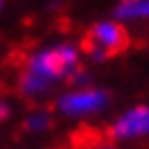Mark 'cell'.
Wrapping results in <instances>:
<instances>
[{
  "instance_id": "cell-1",
  "label": "cell",
  "mask_w": 149,
  "mask_h": 149,
  "mask_svg": "<svg viewBox=\"0 0 149 149\" xmlns=\"http://www.w3.org/2000/svg\"><path fill=\"white\" fill-rule=\"evenodd\" d=\"M82 48L95 58H108L130 48V35L119 22H100L86 30Z\"/></svg>"
},
{
  "instance_id": "cell-5",
  "label": "cell",
  "mask_w": 149,
  "mask_h": 149,
  "mask_svg": "<svg viewBox=\"0 0 149 149\" xmlns=\"http://www.w3.org/2000/svg\"><path fill=\"white\" fill-rule=\"evenodd\" d=\"M149 13V0H123L117 9V15L125 17H138V15Z\"/></svg>"
},
{
  "instance_id": "cell-4",
  "label": "cell",
  "mask_w": 149,
  "mask_h": 149,
  "mask_svg": "<svg viewBox=\"0 0 149 149\" xmlns=\"http://www.w3.org/2000/svg\"><path fill=\"white\" fill-rule=\"evenodd\" d=\"M106 95L102 91H76L69 93L61 100V110L67 115H86V112H95L104 106Z\"/></svg>"
},
{
  "instance_id": "cell-6",
  "label": "cell",
  "mask_w": 149,
  "mask_h": 149,
  "mask_svg": "<svg viewBox=\"0 0 149 149\" xmlns=\"http://www.w3.org/2000/svg\"><path fill=\"white\" fill-rule=\"evenodd\" d=\"M28 125L33 127V130H43V127L48 125V119H45V115H35L33 119L28 121Z\"/></svg>"
},
{
  "instance_id": "cell-7",
  "label": "cell",
  "mask_w": 149,
  "mask_h": 149,
  "mask_svg": "<svg viewBox=\"0 0 149 149\" xmlns=\"http://www.w3.org/2000/svg\"><path fill=\"white\" fill-rule=\"evenodd\" d=\"M7 112H9L7 106H0V119H2V117H7Z\"/></svg>"
},
{
  "instance_id": "cell-2",
  "label": "cell",
  "mask_w": 149,
  "mask_h": 149,
  "mask_svg": "<svg viewBox=\"0 0 149 149\" xmlns=\"http://www.w3.org/2000/svg\"><path fill=\"white\" fill-rule=\"evenodd\" d=\"M78 63V54L74 48L69 45H61V48L48 50V52L39 54L37 58H33L30 63V71L41 76L43 80H52V78H61V76L69 74Z\"/></svg>"
},
{
  "instance_id": "cell-3",
  "label": "cell",
  "mask_w": 149,
  "mask_h": 149,
  "mask_svg": "<svg viewBox=\"0 0 149 149\" xmlns=\"http://www.w3.org/2000/svg\"><path fill=\"white\" fill-rule=\"evenodd\" d=\"M149 134V106H136L119 117L110 127L112 138H134Z\"/></svg>"
}]
</instances>
